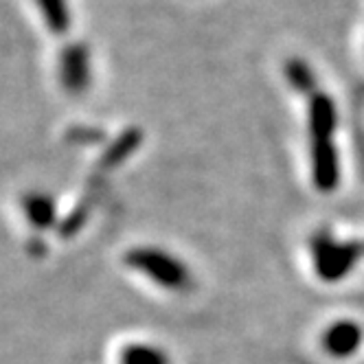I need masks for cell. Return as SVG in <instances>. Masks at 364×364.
<instances>
[{
	"label": "cell",
	"instance_id": "277c9868",
	"mask_svg": "<svg viewBox=\"0 0 364 364\" xmlns=\"http://www.w3.org/2000/svg\"><path fill=\"white\" fill-rule=\"evenodd\" d=\"M38 7L42 5L44 20L50 31L62 33L68 27V11H66V0H36Z\"/></svg>",
	"mask_w": 364,
	"mask_h": 364
},
{
	"label": "cell",
	"instance_id": "6da1fadb",
	"mask_svg": "<svg viewBox=\"0 0 364 364\" xmlns=\"http://www.w3.org/2000/svg\"><path fill=\"white\" fill-rule=\"evenodd\" d=\"M127 262L145 270L149 277H154L156 281H163V283H176L180 279V272L176 268V264L171 259L159 255V252H151V250H136V252H129Z\"/></svg>",
	"mask_w": 364,
	"mask_h": 364
},
{
	"label": "cell",
	"instance_id": "52a82bcc",
	"mask_svg": "<svg viewBox=\"0 0 364 364\" xmlns=\"http://www.w3.org/2000/svg\"><path fill=\"white\" fill-rule=\"evenodd\" d=\"M288 73H290L292 84H296L299 88L307 90V88L311 86V75H309V70H307V66H305V64L292 62V64H288Z\"/></svg>",
	"mask_w": 364,
	"mask_h": 364
},
{
	"label": "cell",
	"instance_id": "5b68a950",
	"mask_svg": "<svg viewBox=\"0 0 364 364\" xmlns=\"http://www.w3.org/2000/svg\"><path fill=\"white\" fill-rule=\"evenodd\" d=\"M327 345L336 353H349L358 345V329L351 327L349 323H343V325L333 327L329 338H327Z\"/></svg>",
	"mask_w": 364,
	"mask_h": 364
},
{
	"label": "cell",
	"instance_id": "3957f363",
	"mask_svg": "<svg viewBox=\"0 0 364 364\" xmlns=\"http://www.w3.org/2000/svg\"><path fill=\"white\" fill-rule=\"evenodd\" d=\"M333 127V108L331 101L325 95H316L311 103V129L318 136V141H327L329 132Z\"/></svg>",
	"mask_w": 364,
	"mask_h": 364
},
{
	"label": "cell",
	"instance_id": "8992f818",
	"mask_svg": "<svg viewBox=\"0 0 364 364\" xmlns=\"http://www.w3.org/2000/svg\"><path fill=\"white\" fill-rule=\"evenodd\" d=\"M121 358L123 364H165V358L149 347H127Z\"/></svg>",
	"mask_w": 364,
	"mask_h": 364
},
{
	"label": "cell",
	"instance_id": "7a4b0ae2",
	"mask_svg": "<svg viewBox=\"0 0 364 364\" xmlns=\"http://www.w3.org/2000/svg\"><path fill=\"white\" fill-rule=\"evenodd\" d=\"M24 213H27L31 226L44 230L55 222V204L46 193H29L24 198Z\"/></svg>",
	"mask_w": 364,
	"mask_h": 364
}]
</instances>
